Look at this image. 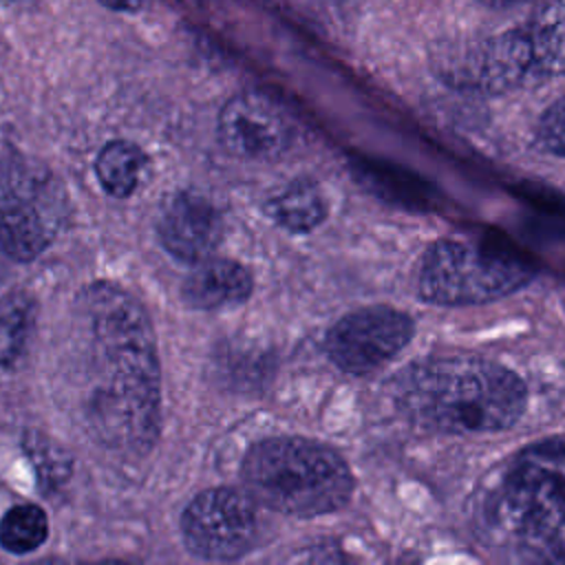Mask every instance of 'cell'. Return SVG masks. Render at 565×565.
<instances>
[{"mask_svg": "<svg viewBox=\"0 0 565 565\" xmlns=\"http://www.w3.org/2000/svg\"><path fill=\"white\" fill-rule=\"evenodd\" d=\"M185 547L205 561H234L245 556L258 534L256 501L227 486L199 492L181 516Z\"/></svg>", "mask_w": 565, "mask_h": 565, "instance_id": "8", "label": "cell"}, {"mask_svg": "<svg viewBox=\"0 0 565 565\" xmlns=\"http://www.w3.org/2000/svg\"><path fill=\"white\" fill-rule=\"evenodd\" d=\"M532 278L534 269L516 256L444 238L424 254L417 291L433 305H479L510 296Z\"/></svg>", "mask_w": 565, "mask_h": 565, "instance_id": "5", "label": "cell"}, {"mask_svg": "<svg viewBox=\"0 0 565 565\" xmlns=\"http://www.w3.org/2000/svg\"><path fill=\"white\" fill-rule=\"evenodd\" d=\"M397 411L415 426L446 433H497L523 415L525 384L481 355H439L406 366L393 380Z\"/></svg>", "mask_w": 565, "mask_h": 565, "instance_id": "2", "label": "cell"}, {"mask_svg": "<svg viewBox=\"0 0 565 565\" xmlns=\"http://www.w3.org/2000/svg\"><path fill=\"white\" fill-rule=\"evenodd\" d=\"M38 305L26 291H11L0 302V366L13 369L24 358L33 329Z\"/></svg>", "mask_w": 565, "mask_h": 565, "instance_id": "14", "label": "cell"}, {"mask_svg": "<svg viewBox=\"0 0 565 565\" xmlns=\"http://www.w3.org/2000/svg\"><path fill=\"white\" fill-rule=\"evenodd\" d=\"M49 536V519L40 505L20 503L0 521V545L11 554L35 552Z\"/></svg>", "mask_w": 565, "mask_h": 565, "instance_id": "16", "label": "cell"}, {"mask_svg": "<svg viewBox=\"0 0 565 565\" xmlns=\"http://www.w3.org/2000/svg\"><path fill=\"white\" fill-rule=\"evenodd\" d=\"M57 391L71 417L99 446L146 455L161 428V371L146 309L113 282L71 300L57 340Z\"/></svg>", "mask_w": 565, "mask_h": 565, "instance_id": "1", "label": "cell"}, {"mask_svg": "<svg viewBox=\"0 0 565 565\" xmlns=\"http://www.w3.org/2000/svg\"><path fill=\"white\" fill-rule=\"evenodd\" d=\"M565 510V439L525 446L505 468L499 490L501 521L519 539Z\"/></svg>", "mask_w": 565, "mask_h": 565, "instance_id": "7", "label": "cell"}, {"mask_svg": "<svg viewBox=\"0 0 565 565\" xmlns=\"http://www.w3.org/2000/svg\"><path fill=\"white\" fill-rule=\"evenodd\" d=\"M157 234L166 252L177 260L194 265L212 256L218 247L223 238V216L205 194L177 192L159 212Z\"/></svg>", "mask_w": 565, "mask_h": 565, "instance_id": "11", "label": "cell"}, {"mask_svg": "<svg viewBox=\"0 0 565 565\" xmlns=\"http://www.w3.org/2000/svg\"><path fill=\"white\" fill-rule=\"evenodd\" d=\"M241 477L256 503L300 519L338 512L355 486L347 459L307 437L256 441L245 452Z\"/></svg>", "mask_w": 565, "mask_h": 565, "instance_id": "3", "label": "cell"}, {"mask_svg": "<svg viewBox=\"0 0 565 565\" xmlns=\"http://www.w3.org/2000/svg\"><path fill=\"white\" fill-rule=\"evenodd\" d=\"M536 143L541 150L565 157V97L556 99L536 124Z\"/></svg>", "mask_w": 565, "mask_h": 565, "instance_id": "18", "label": "cell"}, {"mask_svg": "<svg viewBox=\"0 0 565 565\" xmlns=\"http://www.w3.org/2000/svg\"><path fill=\"white\" fill-rule=\"evenodd\" d=\"M143 166L146 157L135 143L115 139L99 150L95 159V174L108 194L126 199L139 185Z\"/></svg>", "mask_w": 565, "mask_h": 565, "instance_id": "15", "label": "cell"}, {"mask_svg": "<svg viewBox=\"0 0 565 565\" xmlns=\"http://www.w3.org/2000/svg\"><path fill=\"white\" fill-rule=\"evenodd\" d=\"M457 86L499 95L565 75V0H545L523 24L457 46Z\"/></svg>", "mask_w": 565, "mask_h": 565, "instance_id": "4", "label": "cell"}, {"mask_svg": "<svg viewBox=\"0 0 565 565\" xmlns=\"http://www.w3.org/2000/svg\"><path fill=\"white\" fill-rule=\"evenodd\" d=\"M106 9L110 11H121V13H132L143 7L146 0H99Z\"/></svg>", "mask_w": 565, "mask_h": 565, "instance_id": "20", "label": "cell"}, {"mask_svg": "<svg viewBox=\"0 0 565 565\" xmlns=\"http://www.w3.org/2000/svg\"><path fill=\"white\" fill-rule=\"evenodd\" d=\"M521 556L539 563H565V510L516 539Z\"/></svg>", "mask_w": 565, "mask_h": 565, "instance_id": "17", "label": "cell"}, {"mask_svg": "<svg viewBox=\"0 0 565 565\" xmlns=\"http://www.w3.org/2000/svg\"><path fill=\"white\" fill-rule=\"evenodd\" d=\"M223 148L247 161H276L289 150L291 126L280 106L265 93L234 95L218 115Z\"/></svg>", "mask_w": 565, "mask_h": 565, "instance_id": "10", "label": "cell"}, {"mask_svg": "<svg viewBox=\"0 0 565 565\" xmlns=\"http://www.w3.org/2000/svg\"><path fill=\"white\" fill-rule=\"evenodd\" d=\"M265 212L289 232H311L327 218V199L313 181L298 179L271 194Z\"/></svg>", "mask_w": 565, "mask_h": 565, "instance_id": "13", "label": "cell"}, {"mask_svg": "<svg viewBox=\"0 0 565 565\" xmlns=\"http://www.w3.org/2000/svg\"><path fill=\"white\" fill-rule=\"evenodd\" d=\"M252 274L232 258L207 256L194 263L185 276L181 294L194 309H225L241 305L252 294Z\"/></svg>", "mask_w": 565, "mask_h": 565, "instance_id": "12", "label": "cell"}, {"mask_svg": "<svg viewBox=\"0 0 565 565\" xmlns=\"http://www.w3.org/2000/svg\"><path fill=\"white\" fill-rule=\"evenodd\" d=\"M31 446V455H33V463L38 468V475L42 479H46L51 486H57V481L66 479L68 475V459L64 455L55 457L51 461V455L55 452V446H46L42 441H29Z\"/></svg>", "mask_w": 565, "mask_h": 565, "instance_id": "19", "label": "cell"}, {"mask_svg": "<svg viewBox=\"0 0 565 565\" xmlns=\"http://www.w3.org/2000/svg\"><path fill=\"white\" fill-rule=\"evenodd\" d=\"M415 324L408 313L371 305L340 318L327 333L329 360L353 375H366L386 366L413 338Z\"/></svg>", "mask_w": 565, "mask_h": 565, "instance_id": "9", "label": "cell"}, {"mask_svg": "<svg viewBox=\"0 0 565 565\" xmlns=\"http://www.w3.org/2000/svg\"><path fill=\"white\" fill-rule=\"evenodd\" d=\"M68 216L62 183L44 166L13 159L0 170V247L15 260H33Z\"/></svg>", "mask_w": 565, "mask_h": 565, "instance_id": "6", "label": "cell"}, {"mask_svg": "<svg viewBox=\"0 0 565 565\" xmlns=\"http://www.w3.org/2000/svg\"><path fill=\"white\" fill-rule=\"evenodd\" d=\"M481 2L483 7H490V9H510V7H519V4H530L534 0H477Z\"/></svg>", "mask_w": 565, "mask_h": 565, "instance_id": "21", "label": "cell"}]
</instances>
